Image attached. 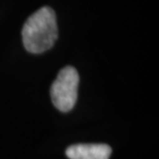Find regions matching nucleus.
<instances>
[{
	"mask_svg": "<svg viewBox=\"0 0 159 159\" xmlns=\"http://www.w3.org/2000/svg\"><path fill=\"white\" fill-rule=\"evenodd\" d=\"M58 37L56 15L49 6H43L31 15L22 29L24 47L33 54L43 53L54 46Z\"/></svg>",
	"mask_w": 159,
	"mask_h": 159,
	"instance_id": "obj_1",
	"label": "nucleus"
},
{
	"mask_svg": "<svg viewBox=\"0 0 159 159\" xmlns=\"http://www.w3.org/2000/svg\"><path fill=\"white\" fill-rule=\"evenodd\" d=\"M80 77L77 69L66 66L58 74L51 87V97L56 109L61 112H69L74 109L78 99Z\"/></svg>",
	"mask_w": 159,
	"mask_h": 159,
	"instance_id": "obj_2",
	"label": "nucleus"
},
{
	"mask_svg": "<svg viewBox=\"0 0 159 159\" xmlns=\"http://www.w3.org/2000/svg\"><path fill=\"white\" fill-rule=\"evenodd\" d=\"M69 159H109L112 148L104 144H78L66 149Z\"/></svg>",
	"mask_w": 159,
	"mask_h": 159,
	"instance_id": "obj_3",
	"label": "nucleus"
}]
</instances>
